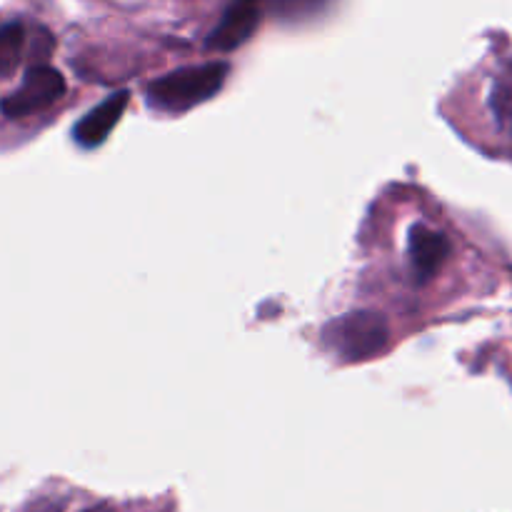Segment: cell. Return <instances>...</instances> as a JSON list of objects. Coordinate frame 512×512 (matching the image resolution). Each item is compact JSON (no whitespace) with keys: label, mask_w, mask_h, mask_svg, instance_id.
Instances as JSON below:
<instances>
[{"label":"cell","mask_w":512,"mask_h":512,"mask_svg":"<svg viewBox=\"0 0 512 512\" xmlns=\"http://www.w3.org/2000/svg\"><path fill=\"white\" fill-rule=\"evenodd\" d=\"M83 512H110V510H105V508H90V510H83Z\"/></svg>","instance_id":"obj_10"},{"label":"cell","mask_w":512,"mask_h":512,"mask_svg":"<svg viewBox=\"0 0 512 512\" xmlns=\"http://www.w3.org/2000/svg\"><path fill=\"white\" fill-rule=\"evenodd\" d=\"M450 255L448 235L430 228L425 223H415L408 233V258L413 275L418 280H430L445 265Z\"/></svg>","instance_id":"obj_5"},{"label":"cell","mask_w":512,"mask_h":512,"mask_svg":"<svg viewBox=\"0 0 512 512\" xmlns=\"http://www.w3.org/2000/svg\"><path fill=\"white\" fill-rule=\"evenodd\" d=\"M128 103H130L128 90H120V93H113L108 100L95 105V108L90 110V113L73 128L75 143L83 145V148H98L100 143H105L110 130L118 125L120 118H123Z\"/></svg>","instance_id":"obj_6"},{"label":"cell","mask_w":512,"mask_h":512,"mask_svg":"<svg viewBox=\"0 0 512 512\" xmlns=\"http://www.w3.org/2000/svg\"><path fill=\"white\" fill-rule=\"evenodd\" d=\"M325 348L343 363H360L383 353L390 343V325L383 315L360 310L330 320L320 333Z\"/></svg>","instance_id":"obj_2"},{"label":"cell","mask_w":512,"mask_h":512,"mask_svg":"<svg viewBox=\"0 0 512 512\" xmlns=\"http://www.w3.org/2000/svg\"><path fill=\"white\" fill-rule=\"evenodd\" d=\"M330 5V0H270V10L283 23H305Z\"/></svg>","instance_id":"obj_8"},{"label":"cell","mask_w":512,"mask_h":512,"mask_svg":"<svg viewBox=\"0 0 512 512\" xmlns=\"http://www.w3.org/2000/svg\"><path fill=\"white\" fill-rule=\"evenodd\" d=\"M68 85L60 70L50 68L48 63H38L25 70L18 88L3 100V115L8 120L28 118V115L43 113L50 105L58 103L65 95Z\"/></svg>","instance_id":"obj_3"},{"label":"cell","mask_w":512,"mask_h":512,"mask_svg":"<svg viewBox=\"0 0 512 512\" xmlns=\"http://www.w3.org/2000/svg\"><path fill=\"white\" fill-rule=\"evenodd\" d=\"M25 45V25L20 20H10L0 30V75L10 78L20 65Z\"/></svg>","instance_id":"obj_7"},{"label":"cell","mask_w":512,"mask_h":512,"mask_svg":"<svg viewBox=\"0 0 512 512\" xmlns=\"http://www.w3.org/2000/svg\"><path fill=\"white\" fill-rule=\"evenodd\" d=\"M230 65L225 60H213L203 65H185L163 78L153 80L145 90V98L155 110L163 113H185L195 105L213 98L225 85Z\"/></svg>","instance_id":"obj_1"},{"label":"cell","mask_w":512,"mask_h":512,"mask_svg":"<svg viewBox=\"0 0 512 512\" xmlns=\"http://www.w3.org/2000/svg\"><path fill=\"white\" fill-rule=\"evenodd\" d=\"M268 0H228L220 23L210 30L208 48L215 53H230L248 43L263 20V10Z\"/></svg>","instance_id":"obj_4"},{"label":"cell","mask_w":512,"mask_h":512,"mask_svg":"<svg viewBox=\"0 0 512 512\" xmlns=\"http://www.w3.org/2000/svg\"><path fill=\"white\" fill-rule=\"evenodd\" d=\"M493 108L498 113V118L503 123L512 120V65L505 75H500L498 85H495V93H493Z\"/></svg>","instance_id":"obj_9"}]
</instances>
